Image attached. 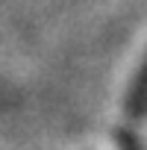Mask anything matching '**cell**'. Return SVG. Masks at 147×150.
I'll return each mask as SVG.
<instances>
[{"mask_svg": "<svg viewBox=\"0 0 147 150\" xmlns=\"http://www.w3.org/2000/svg\"><path fill=\"white\" fill-rule=\"evenodd\" d=\"M124 109H127V118L129 121H141L147 115V56H144L138 74H135L132 83H129V94H127Z\"/></svg>", "mask_w": 147, "mask_h": 150, "instance_id": "6da1fadb", "label": "cell"}, {"mask_svg": "<svg viewBox=\"0 0 147 150\" xmlns=\"http://www.w3.org/2000/svg\"><path fill=\"white\" fill-rule=\"evenodd\" d=\"M115 144H118V150H141L135 132L127 129V127H118V129H115Z\"/></svg>", "mask_w": 147, "mask_h": 150, "instance_id": "7a4b0ae2", "label": "cell"}]
</instances>
